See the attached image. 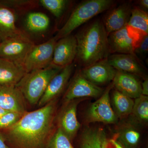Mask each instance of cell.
I'll use <instances>...</instances> for the list:
<instances>
[{
    "label": "cell",
    "instance_id": "obj_31",
    "mask_svg": "<svg viewBox=\"0 0 148 148\" xmlns=\"http://www.w3.org/2000/svg\"><path fill=\"white\" fill-rule=\"evenodd\" d=\"M142 86V95L147 96L148 95V78H146L144 81L141 83Z\"/></svg>",
    "mask_w": 148,
    "mask_h": 148
},
{
    "label": "cell",
    "instance_id": "obj_7",
    "mask_svg": "<svg viewBox=\"0 0 148 148\" xmlns=\"http://www.w3.org/2000/svg\"><path fill=\"white\" fill-rule=\"evenodd\" d=\"M34 45L25 34L8 39L0 43V58L23 66L27 54Z\"/></svg>",
    "mask_w": 148,
    "mask_h": 148
},
{
    "label": "cell",
    "instance_id": "obj_22",
    "mask_svg": "<svg viewBox=\"0 0 148 148\" xmlns=\"http://www.w3.org/2000/svg\"><path fill=\"white\" fill-rule=\"evenodd\" d=\"M50 23L48 16L39 12H30L25 19V26L27 30L34 34H40L46 32Z\"/></svg>",
    "mask_w": 148,
    "mask_h": 148
},
{
    "label": "cell",
    "instance_id": "obj_18",
    "mask_svg": "<svg viewBox=\"0 0 148 148\" xmlns=\"http://www.w3.org/2000/svg\"><path fill=\"white\" fill-rule=\"evenodd\" d=\"M12 10L0 5V43L5 40L24 34L16 27Z\"/></svg>",
    "mask_w": 148,
    "mask_h": 148
},
{
    "label": "cell",
    "instance_id": "obj_28",
    "mask_svg": "<svg viewBox=\"0 0 148 148\" xmlns=\"http://www.w3.org/2000/svg\"><path fill=\"white\" fill-rule=\"evenodd\" d=\"M24 113L9 112L0 117V131L12 127L19 120Z\"/></svg>",
    "mask_w": 148,
    "mask_h": 148
},
{
    "label": "cell",
    "instance_id": "obj_14",
    "mask_svg": "<svg viewBox=\"0 0 148 148\" xmlns=\"http://www.w3.org/2000/svg\"><path fill=\"white\" fill-rule=\"evenodd\" d=\"M74 68L73 64L66 66L53 77L38 103L39 107H42L55 100L62 93L69 82Z\"/></svg>",
    "mask_w": 148,
    "mask_h": 148
},
{
    "label": "cell",
    "instance_id": "obj_24",
    "mask_svg": "<svg viewBox=\"0 0 148 148\" xmlns=\"http://www.w3.org/2000/svg\"><path fill=\"white\" fill-rule=\"evenodd\" d=\"M127 25L138 30L143 34L148 35V13L138 7H132L131 16Z\"/></svg>",
    "mask_w": 148,
    "mask_h": 148
},
{
    "label": "cell",
    "instance_id": "obj_2",
    "mask_svg": "<svg viewBox=\"0 0 148 148\" xmlns=\"http://www.w3.org/2000/svg\"><path fill=\"white\" fill-rule=\"evenodd\" d=\"M75 36L77 44L75 59L83 68L108 58L110 55L108 35L100 19L85 26Z\"/></svg>",
    "mask_w": 148,
    "mask_h": 148
},
{
    "label": "cell",
    "instance_id": "obj_13",
    "mask_svg": "<svg viewBox=\"0 0 148 148\" xmlns=\"http://www.w3.org/2000/svg\"><path fill=\"white\" fill-rule=\"evenodd\" d=\"M108 58L110 64L116 71L142 77L144 79L147 77V69L136 55L114 53Z\"/></svg>",
    "mask_w": 148,
    "mask_h": 148
},
{
    "label": "cell",
    "instance_id": "obj_34",
    "mask_svg": "<svg viewBox=\"0 0 148 148\" xmlns=\"http://www.w3.org/2000/svg\"><path fill=\"white\" fill-rule=\"evenodd\" d=\"M138 4L143 9H148V0H140L138 1Z\"/></svg>",
    "mask_w": 148,
    "mask_h": 148
},
{
    "label": "cell",
    "instance_id": "obj_29",
    "mask_svg": "<svg viewBox=\"0 0 148 148\" xmlns=\"http://www.w3.org/2000/svg\"><path fill=\"white\" fill-rule=\"evenodd\" d=\"M35 1L24 0L0 1V5L12 9V8H28L35 5Z\"/></svg>",
    "mask_w": 148,
    "mask_h": 148
},
{
    "label": "cell",
    "instance_id": "obj_5",
    "mask_svg": "<svg viewBox=\"0 0 148 148\" xmlns=\"http://www.w3.org/2000/svg\"><path fill=\"white\" fill-rule=\"evenodd\" d=\"M145 35L127 25L108 36L110 55L114 53L135 55V51Z\"/></svg>",
    "mask_w": 148,
    "mask_h": 148
},
{
    "label": "cell",
    "instance_id": "obj_20",
    "mask_svg": "<svg viewBox=\"0 0 148 148\" xmlns=\"http://www.w3.org/2000/svg\"><path fill=\"white\" fill-rule=\"evenodd\" d=\"M109 140L105 130L98 127H87L83 131L80 148H108Z\"/></svg>",
    "mask_w": 148,
    "mask_h": 148
},
{
    "label": "cell",
    "instance_id": "obj_9",
    "mask_svg": "<svg viewBox=\"0 0 148 148\" xmlns=\"http://www.w3.org/2000/svg\"><path fill=\"white\" fill-rule=\"evenodd\" d=\"M104 90L83 77L80 71L76 72L70 83L64 97V103L84 98H99Z\"/></svg>",
    "mask_w": 148,
    "mask_h": 148
},
{
    "label": "cell",
    "instance_id": "obj_30",
    "mask_svg": "<svg viewBox=\"0 0 148 148\" xmlns=\"http://www.w3.org/2000/svg\"><path fill=\"white\" fill-rule=\"evenodd\" d=\"M148 51V35L143 36L135 51V54L139 59H144L147 56Z\"/></svg>",
    "mask_w": 148,
    "mask_h": 148
},
{
    "label": "cell",
    "instance_id": "obj_21",
    "mask_svg": "<svg viewBox=\"0 0 148 148\" xmlns=\"http://www.w3.org/2000/svg\"><path fill=\"white\" fill-rule=\"evenodd\" d=\"M111 99L112 108L118 118H123L132 113L133 99L115 89L112 91Z\"/></svg>",
    "mask_w": 148,
    "mask_h": 148
},
{
    "label": "cell",
    "instance_id": "obj_11",
    "mask_svg": "<svg viewBox=\"0 0 148 148\" xmlns=\"http://www.w3.org/2000/svg\"><path fill=\"white\" fill-rule=\"evenodd\" d=\"M77 44L75 36L70 35L56 42L51 64L63 68L73 64L76 57Z\"/></svg>",
    "mask_w": 148,
    "mask_h": 148
},
{
    "label": "cell",
    "instance_id": "obj_17",
    "mask_svg": "<svg viewBox=\"0 0 148 148\" xmlns=\"http://www.w3.org/2000/svg\"><path fill=\"white\" fill-rule=\"evenodd\" d=\"M112 83L116 90L132 99L142 95L141 82L132 74L117 71Z\"/></svg>",
    "mask_w": 148,
    "mask_h": 148
},
{
    "label": "cell",
    "instance_id": "obj_27",
    "mask_svg": "<svg viewBox=\"0 0 148 148\" xmlns=\"http://www.w3.org/2000/svg\"><path fill=\"white\" fill-rule=\"evenodd\" d=\"M69 3L66 0H40L38 2L40 5L58 18L62 16Z\"/></svg>",
    "mask_w": 148,
    "mask_h": 148
},
{
    "label": "cell",
    "instance_id": "obj_10",
    "mask_svg": "<svg viewBox=\"0 0 148 148\" xmlns=\"http://www.w3.org/2000/svg\"><path fill=\"white\" fill-rule=\"evenodd\" d=\"M108 58L83 68L80 71L82 75L90 82L98 86L113 81L117 71L110 64Z\"/></svg>",
    "mask_w": 148,
    "mask_h": 148
},
{
    "label": "cell",
    "instance_id": "obj_35",
    "mask_svg": "<svg viewBox=\"0 0 148 148\" xmlns=\"http://www.w3.org/2000/svg\"><path fill=\"white\" fill-rule=\"evenodd\" d=\"M8 112H9V111L6 110L2 108H1L0 107V117L3 116V115L7 113Z\"/></svg>",
    "mask_w": 148,
    "mask_h": 148
},
{
    "label": "cell",
    "instance_id": "obj_3",
    "mask_svg": "<svg viewBox=\"0 0 148 148\" xmlns=\"http://www.w3.org/2000/svg\"><path fill=\"white\" fill-rule=\"evenodd\" d=\"M62 69L51 64L45 69L29 72L16 86L30 105H36L38 103L50 81Z\"/></svg>",
    "mask_w": 148,
    "mask_h": 148
},
{
    "label": "cell",
    "instance_id": "obj_4",
    "mask_svg": "<svg viewBox=\"0 0 148 148\" xmlns=\"http://www.w3.org/2000/svg\"><path fill=\"white\" fill-rule=\"evenodd\" d=\"M112 0H86L75 8L63 27L53 37L56 41L71 35L80 26L99 14L112 8L114 3Z\"/></svg>",
    "mask_w": 148,
    "mask_h": 148
},
{
    "label": "cell",
    "instance_id": "obj_23",
    "mask_svg": "<svg viewBox=\"0 0 148 148\" xmlns=\"http://www.w3.org/2000/svg\"><path fill=\"white\" fill-rule=\"evenodd\" d=\"M140 138L141 134L137 128L127 125L119 130L117 141L126 148H134L138 145Z\"/></svg>",
    "mask_w": 148,
    "mask_h": 148
},
{
    "label": "cell",
    "instance_id": "obj_16",
    "mask_svg": "<svg viewBox=\"0 0 148 148\" xmlns=\"http://www.w3.org/2000/svg\"><path fill=\"white\" fill-rule=\"evenodd\" d=\"M24 98L16 86L0 85V107L9 112H26Z\"/></svg>",
    "mask_w": 148,
    "mask_h": 148
},
{
    "label": "cell",
    "instance_id": "obj_15",
    "mask_svg": "<svg viewBox=\"0 0 148 148\" xmlns=\"http://www.w3.org/2000/svg\"><path fill=\"white\" fill-rule=\"evenodd\" d=\"M132 7L130 2H125L107 14L103 23L108 35L127 25Z\"/></svg>",
    "mask_w": 148,
    "mask_h": 148
},
{
    "label": "cell",
    "instance_id": "obj_32",
    "mask_svg": "<svg viewBox=\"0 0 148 148\" xmlns=\"http://www.w3.org/2000/svg\"><path fill=\"white\" fill-rule=\"evenodd\" d=\"M0 148H10L5 143V138L0 132Z\"/></svg>",
    "mask_w": 148,
    "mask_h": 148
},
{
    "label": "cell",
    "instance_id": "obj_25",
    "mask_svg": "<svg viewBox=\"0 0 148 148\" xmlns=\"http://www.w3.org/2000/svg\"><path fill=\"white\" fill-rule=\"evenodd\" d=\"M135 119L143 123L148 121V96L143 95L134 101L132 113Z\"/></svg>",
    "mask_w": 148,
    "mask_h": 148
},
{
    "label": "cell",
    "instance_id": "obj_6",
    "mask_svg": "<svg viewBox=\"0 0 148 148\" xmlns=\"http://www.w3.org/2000/svg\"><path fill=\"white\" fill-rule=\"evenodd\" d=\"M113 88L112 83H111L98 100L90 105L86 114V122H101L106 124L117 122L118 118L111 104L110 92Z\"/></svg>",
    "mask_w": 148,
    "mask_h": 148
},
{
    "label": "cell",
    "instance_id": "obj_8",
    "mask_svg": "<svg viewBox=\"0 0 148 148\" xmlns=\"http://www.w3.org/2000/svg\"><path fill=\"white\" fill-rule=\"evenodd\" d=\"M57 41L54 38L38 45H34L27 54L23 67L27 73L45 69L53 60V51Z\"/></svg>",
    "mask_w": 148,
    "mask_h": 148
},
{
    "label": "cell",
    "instance_id": "obj_26",
    "mask_svg": "<svg viewBox=\"0 0 148 148\" xmlns=\"http://www.w3.org/2000/svg\"><path fill=\"white\" fill-rule=\"evenodd\" d=\"M48 148H75L73 147L71 140L58 127L54 133L49 139Z\"/></svg>",
    "mask_w": 148,
    "mask_h": 148
},
{
    "label": "cell",
    "instance_id": "obj_33",
    "mask_svg": "<svg viewBox=\"0 0 148 148\" xmlns=\"http://www.w3.org/2000/svg\"><path fill=\"white\" fill-rule=\"evenodd\" d=\"M110 143L115 148H125L121 143H120L117 140L114 139H111L110 140Z\"/></svg>",
    "mask_w": 148,
    "mask_h": 148
},
{
    "label": "cell",
    "instance_id": "obj_19",
    "mask_svg": "<svg viewBox=\"0 0 148 148\" xmlns=\"http://www.w3.org/2000/svg\"><path fill=\"white\" fill-rule=\"evenodd\" d=\"M26 73L23 66L0 58V85L15 86Z\"/></svg>",
    "mask_w": 148,
    "mask_h": 148
},
{
    "label": "cell",
    "instance_id": "obj_1",
    "mask_svg": "<svg viewBox=\"0 0 148 148\" xmlns=\"http://www.w3.org/2000/svg\"><path fill=\"white\" fill-rule=\"evenodd\" d=\"M56 108L55 99L36 110L26 112L16 124L3 130L5 137L20 148H41L50 134Z\"/></svg>",
    "mask_w": 148,
    "mask_h": 148
},
{
    "label": "cell",
    "instance_id": "obj_12",
    "mask_svg": "<svg viewBox=\"0 0 148 148\" xmlns=\"http://www.w3.org/2000/svg\"><path fill=\"white\" fill-rule=\"evenodd\" d=\"M82 99H76L64 103L58 119V127L71 140L73 139L80 127L77 117V108Z\"/></svg>",
    "mask_w": 148,
    "mask_h": 148
}]
</instances>
